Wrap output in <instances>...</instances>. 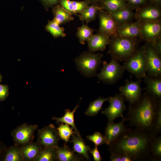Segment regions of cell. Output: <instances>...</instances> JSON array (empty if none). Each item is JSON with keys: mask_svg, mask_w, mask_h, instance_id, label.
<instances>
[{"mask_svg": "<svg viewBox=\"0 0 161 161\" xmlns=\"http://www.w3.org/2000/svg\"><path fill=\"white\" fill-rule=\"evenodd\" d=\"M56 160L59 161H77L81 159L66 144L63 147H58L56 149Z\"/></svg>", "mask_w": 161, "mask_h": 161, "instance_id": "7402d4cb", "label": "cell"}, {"mask_svg": "<svg viewBox=\"0 0 161 161\" xmlns=\"http://www.w3.org/2000/svg\"><path fill=\"white\" fill-rule=\"evenodd\" d=\"M110 14L118 26L131 22L134 18L132 10L127 6Z\"/></svg>", "mask_w": 161, "mask_h": 161, "instance_id": "d6986e66", "label": "cell"}, {"mask_svg": "<svg viewBox=\"0 0 161 161\" xmlns=\"http://www.w3.org/2000/svg\"><path fill=\"white\" fill-rule=\"evenodd\" d=\"M90 3L97 4L100 3L103 0H88Z\"/></svg>", "mask_w": 161, "mask_h": 161, "instance_id": "f6af8a7d", "label": "cell"}, {"mask_svg": "<svg viewBox=\"0 0 161 161\" xmlns=\"http://www.w3.org/2000/svg\"><path fill=\"white\" fill-rule=\"evenodd\" d=\"M79 103L72 111H71L69 109H65V113L63 117H54L52 118L53 120H55L56 123L58 124H59L60 123H65L68 125L71 126L77 134H80L74 123V113L77 109L80 107L79 105Z\"/></svg>", "mask_w": 161, "mask_h": 161, "instance_id": "d4e9b609", "label": "cell"}, {"mask_svg": "<svg viewBox=\"0 0 161 161\" xmlns=\"http://www.w3.org/2000/svg\"><path fill=\"white\" fill-rule=\"evenodd\" d=\"M59 3L60 5L72 15L75 16L79 15L76 14L74 12L72 1L69 0H60Z\"/></svg>", "mask_w": 161, "mask_h": 161, "instance_id": "8d00e7d4", "label": "cell"}, {"mask_svg": "<svg viewBox=\"0 0 161 161\" xmlns=\"http://www.w3.org/2000/svg\"><path fill=\"white\" fill-rule=\"evenodd\" d=\"M60 139L65 141V144L68 142H70L69 140L70 137L73 134H76L75 132L73 131V129L70 127L69 125L63 123L59 124V126L57 129Z\"/></svg>", "mask_w": 161, "mask_h": 161, "instance_id": "d6a6232c", "label": "cell"}, {"mask_svg": "<svg viewBox=\"0 0 161 161\" xmlns=\"http://www.w3.org/2000/svg\"><path fill=\"white\" fill-rule=\"evenodd\" d=\"M110 157L111 161H132L129 157L119 154L111 153Z\"/></svg>", "mask_w": 161, "mask_h": 161, "instance_id": "74e56055", "label": "cell"}, {"mask_svg": "<svg viewBox=\"0 0 161 161\" xmlns=\"http://www.w3.org/2000/svg\"><path fill=\"white\" fill-rule=\"evenodd\" d=\"M70 142L73 144V151L78 154L82 155L87 160L90 158L88 152L91 150L90 147L86 145L84 140L80 134H73L72 135Z\"/></svg>", "mask_w": 161, "mask_h": 161, "instance_id": "ffe728a7", "label": "cell"}, {"mask_svg": "<svg viewBox=\"0 0 161 161\" xmlns=\"http://www.w3.org/2000/svg\"><path fill=\"white\" fill-rule=\"evenodd\" d=\"M144 49V45L138 48L132 56L124 61L122 66L125 70H127L139 79L144 78L147 75Z\"/></svg>", "mask_w": 161, "mask_h": 161, "instance_id": "5b68a950", "label": "cell"}, {"mask_svg": "<svg viewBox=\"0 0 161 161\" xmlns=\"http://www.w3.org/2000/svg\"><path fill=\"white\" fill-rule=\"evenodd\" d=\"M151 43L159 53L161 55V38L158 39L155 42Z\"/></svg>", "mask_w": 161, "mask_h": 161, "instance_id": "b9f144b4", "label": "cell"}, {"mask_svg": "<svg viewBox=\"0 0 161 161\" xmlns=\"http://www.w3.org/2000/svg\"><path fill=\"white\" fill-rule=\"evenodd\" d=\"M111 57L109 63H107L105 61L103 62V67L97 75L100 80L109 84L114 83L121 78L125 70L118 60Z\"/></svg>", "mask_w": 161, "mask_h": 161, "instance_id": "8992f818", "label": "cell"}, {"mask_svg": "<svg viewBox=\"0 0 161 161\" xmlns=\"http://www.w3.org/2000/svg\"><path fill=\"white\" fill-rule=\"evenodd\" d=\"M57 148L48 147L42 148L35 161H52L56 160Z\"/></svg>", "mask_w": 161, "mask_h": 161, "instance_id": "f546056e", "label": "cell"}, {"mask_svg": "<svg viewBox=\"0 0 161 161\" xmlns=\"http://www.w3.org/2000/svg\"><path fill=\"white\" fill-rule=\"evenodd\" d=\"M144 78L147 93L157 101H161V77H153L146 75Z\"/></svg>", "mask_w": 161, "mask_h": 161, "instance_id": "ac0fdd59", "label": "cell"}, {"mask_svg": "<svg viewBox=\"0 0 161 161\" xmlns=\"http://www.w3.org/2000/svg\"><path fill=\"white\" fill-rule=\"evenodd\" d=\"M109 52L119 61H125L132 56L138 49V41L136 38L116 35L112 37L109 44Z\"/></svg>", "mask_w": 161, "mask_h": 161, "instance_id": "3957f363", "label": "cell"}, {"mask_svg": "<svg viewBox=\"0 0 161 161\" xmlns=\"http://www.w3.org/2000/svg\"><path fill=\"white\" fill-rule=\"evenodd\" d=\"M149 3L153 4L160 6L161 4V0H147Z\"/></svg>", "mask_w": 161, "mask_h": 161, "instance_id": "ee69618b", "label": "cell"}, {"mask_svg": "<svg viewBox=\"0 0 161 161\" xmlns=\"http://www.w3.org/2000/svg\"><path fill=\"white\" fill-rule=\"evenodd\" d=\"M144 46L147 75L153 77H161V55L151 43L146 42Z\"/></svg>", "mask_w": 161, "mask_h": 161, "instance_id": "52a82bcc", "label": "cell"}, {"mask_svg": "<svg viewBox=\"0 0 161 161\" xmlns=\"http://www.w3.org/2000/svg\"><path fill=\"white\" fill-rule=\"evenodd\" d=\"M87 139L92 142L96 145L101 146L102 144H105L104 136L100 132H95L92 135L87 136Z\"/></svg>", "mask_w": 161, "mask_h": 161, "instance_id": "e575fe53", "label": "cell"}, {"mask_svg": "<svg viewBox=\"0 0 161 161\" xmlns=\"http://www.w3.org/2000/svg\"><path fill=\"white\" fill-rule=\"evenodd\" d=\"M54 19L59 24H64L73 21L72 14L60 5L57 4L53 8Z\"/></svg>", "mask_w": 161, "mask_h": 161, "instance_id": "603a6c76", "label": "cell"}, {"mask_svg": "<svg viewBox=\"0 0 161 161\" xmlns=\"http://www.w3.org/2000/svg\"><path fill=\"white\" fill-rule=\"evenodd\" d=\"M109 38L107 35L99 31L95 34H92L87 41L89 51L94 52L105 50L109 43Z\"/></svg>", "mask_w": 161, "mask_h": 161, "instance_id": "e0dca14e", "label": "cell"}, {"mask_svg": "<svg viewBox=\"0 0 161 161\" xmlns=\"http://www.w3.org/2000/svg\"><path fill=\"white\" fill-rule=\"evenodd\" d=\"M2 79V76L0 73V83Z\"/></svg>", "mask_w": 161, "mask_h": 161, "instance_id": "bcb514c9", "label": "cell"}, {"mask_svg": "<svg viewBox=\"0 0 161 161\" xmlns=\"http://www.w3.org/2000/svg\"><path fill=\"white\" fill-rule=\"evenodd\" d=\"M125 100L120 93L116 94L114 97H108L109 105L101 111V113L107 117L108 122H113L118 117H121L122 119L124 118L123 113L126 109Z\"/></svg>", "mask_w": 161, "mask_h": 161, "instance_id": "ba28073f", "label": "cell"}, {"mask_svg": "<svg viewBox=\"0 0 161 161\" xmlns=\"http://www.w3.org/2000/svg\"><path fill=\"white\" fill-rule=\"evenodd\" d=\"M95 30L89 27L87 24H85L83 22L80 27H78L76 35L81 44H84L87 41Z\"/></svg>", "mask_w": 161, "mask_h": 161, "instance_id": "1f68e13d", "label": "cell"}, {"mask_svg": "<svg viewBox=\"0 0 161 161\" xmlns=\"http://www.w3.org/2000/svg\"><path fill=\"white\" fill-rule=\"evenodd\" d=\"M3 161H24V156L20 148L15 145L6 149L3 158Z\"/></svg>", "mask_w": 161, "mask_h": 161, "instance_id": "4316f807", "label": "cell"}, {"mask_svg": "<svg viewBox=\"0 0 161 161\" xmlns=\"http://www.w3.org/2000/svg\"><path fill=\"white\" fill-rule=\"evenodd\" d=\"M151 161L161 160V136L154 137L152 142L151 148Z\"/></svg>", "mask_w": 161, "mask_h": 161, "instance_id": "4dcf8cb0", "label": "cell"}, {"mask_svg": "<svg viewBox=\"0 0 161 161\" xmlns=\"http://www.w3.org/2000/svg\"><path fill=\"white\" fill-rule=\"evenodd\" d=\"M97 15L100 21L98 31L109 37L115 35L118 25L111 14L101 9Z\"/></svg>", "mask_w": 161, "mask_h": 161, "instance_id": "5bb4252c", "label": "cell"}, {"mask_svg": "<svg viewBox=\"0 0 161 161\" xmlns=\"http://www.w3.org/2000/svg\"><path fill=\"white\" fill-rule=\"evenodd\" d=\"M37 125L22 124L13 130L11 134L15 143L17 146L22 145L32 142L34 133L37 129Z\"/></svg>", "mask_w": 161, "mask_h": 161, "instance_id": "8fae6325", "label": "cell"}, {"mask_svg": "<svg viewBox=\"0 0 161 161\" xmlns=\"http://www.w3.org/2000/svg\"><path fill=\"white\" fill-rule=\"evenodd\" d=\"M160 6L150 3L136 9L134 18L140 22L160 21Z\"/></svg>", "mask_w": 161, "mask_h": 161, "instance_id": "4fadbf2b", "label": "cell"}, {"mask_svg": "<svg viewBox=\"0 0 161 161\" xmlns=\"http://www.w3.org/2000/svg\"><path fill=\"white\" fill-rule=\"evenodd\" d=\"M115 35L130 38H141L140 22L137 20L118 26Z\"/></svg>", "mask_w": 161, "mask_h": 161, "instance_id": "2e32d148", "label": "cell"}, {"mask_svg": "<svg viewBox=\"0 0 161 161\" xmlns=\"http://www.w3.org/2000/svg\"><path fill=\"white\" fill-rule=\"evenodd\" d=\"M161 101H157L145 93L140 100L129 109L126 120L131 127L157 136L156 125Z\"/></svg>", "mask_w": 161, "mask_h": 161, "instance_id": "7a4b0ae2", "label": "cell"}, {"mask_svg": "<svg viewBox=\"0 0 161 161\" xmlns=\"http://www.w3.org/2000/svg\"><path fill=\"white\" fill-rule=\"evenodd\" d=\"M9 94V88L7 85L0 84V102L4 100Z\"/></svg>", "mask_w": 161, "mask_h": 161, "instance_id": "f35d334b", "label": "cell"}, {"mask_svg": "<svg viewBox=\"0 0 161 161\" xmlns=\"http://www.w3.org/2000/svg\"><path fill=\"white\" fill-rule=\"evenodd\" d=\"M127 6L132 10L140 7L148 3L147 0H126Z\"/></svg>", "mask_w": 161, "mask_h": 161, "instance_id": "d590c367", "label": "cell"}, {"mask_svg": "<svg viewBox=\"0 0 161 161\" xmlns=\"http://www.w3.org/2000/svg\"><path fill=\"white\" fill-rule=\"evenodd\" d=\"M74 12L78 14L81 13L90 4V3L88 0L82 1H72Z\"/></svg>", "mask_w": 161, "mask_h": 161, "instance_id": "836d02e7", "label": "cell"}, {"mask_svg": "<svg viewBox=\"0 0 161 161\" xmlns=\"http://www.w3.org/2000/svg\"><path fill=\"white\" fill-rule=\"evenodd\" d=\"M20 148L24 160L28 161H35L43 148L37 142L22 145Z\"/></svg>", "mask_w": 161, "mask_h": 161, "instance_id": "44dd1931", "label": "cell"}, {"mask_svg": "<svg viewBox=\"0 0 161 161\" xmlns=\"http://www.w3.org/2000/svg\"><path fill=\"white\" fill-rule=\"evenodd\" d=\"M46 8L54 7L58 4L60 0H40Z\"/></svg>", "mask_w": 161, "mask_h": 161, "instance_id": "60d3db41", "label": "cell"}, {"mask_svg": "<svg viewBox=\"0 0 161 161\" xmlns=\"http://www.w3.org/2000/svg\"><path fill=\"white\" fill-rule=\"evenodd\" d=\"M141 82L140 80L134 81L126 80L125 85L119 88L120 94L129 103V108L137 102L142 96Z\"/></svg>", "mask_w": 161, "mask_h": 161, "instance_id": "9c48e42d", "label": "cell"}, {"mask_svg": "<svg viewBox=\"0 0 161 161\" xmlns=\"http://www.w3.org/2000/svg\"><path fill=\"white\" fill-rule=\"evenodd\" d=\"M108 98H103L100 97L93 101L90 102L85 114L87 115L94 116L97 115L99 111L102 109L103 103L108 101Z\"/></svg>", "mask_w": 161, "mask_h": 161, "instance_id": "f1b7e54d", "label": "cell"}, {"mask_svg": "<svg viewBox=\"0 0 161 161\" xmlns=\"http://www.w3.org/2000/svg\"><path fill=\"white\" fill-rule=\"evenodd\" d=\"M59 25L53 19L52 21H48L45 27V29L55 38L64 37L66 35L64 33V29L60 27Z\"/></svg>", "mask_w": 161, "mask_h": 161, "instance_id": "83f0119b", "label": "cell"}, {"mask_svg": "<svg viewBox=\"0 0 161 161\" xmlns=\"http://www.w3.org/2000/svg\"><path fill=\"white\" fill-rule=\"evenodd\" d=\"M98 146L95 145L94 148L89 151V152L91 154L95 161H101L103 158L100 156L98 149Z\"/></svg>", "mask_w": 161, "mask_h": 161, "instance_id": "ab89813d", "label": "cell"}, {"mask_svg": "<svg viewBox=\"0 0 161 161\" xmlns=\"http://www.w3.org/2000/svg\"><path fill=\"white\" fill-rule=\"evenodd\" d=\"M155 136L131 127L126 128L108 145L109 150L111 154L127 156L132 161H151V145Z\"/></svg>", "mask_w": 161, "mask_h": 161, "instance_id": "6da1fadb", "label": "cell"}, {"mask_svg": "<svg viewBox=\"0 0 161 161\" xmlns=\"http://www.w3.org/2000/svg\"><path fill=\"white\" fill-rule=\"evenodd\" d=\"M101 9L98 4L92 3L79 15L80 19L87 24L96 18L98 12Z\"/></svg>", "mask_w": 161, "mask_h": 161, "instance_id": "484cf974", "label": "cell"}, {"mask_svg": "<svg viewBox=\"0 0 161 161\" xmlns=\"http://www.w3.org/2000/svg\"><path fill=\"white\" fill-rule=\"evenodd\" d=\"M126 118H124L117 123L108 122L105 128L104 138L105 144L109 145L116 140L127 128L124 125Z\"/></svg>", "mask_w": 161, "mask_h": 161, "instance_id": "9a60e30c", "label": "cell"}, {"mask_svg": "<svg viewBox=\"0 0 161 161\" xmlns=\"http://www.w3.org/2000/svg\"><path fill=\"white\" fill-rule=\"evenodd\" d=\"M6 149L4 144L0 141V159L1 157L3 158Z\"/></svg>", "mask_w": 161, "mask_h": 161, "instance_id": "7bdbcfd3", "label": "cell"}, {"mask_svg": "<svg viewBox=\"0 0 161 161\" xmlns=\"http://www.w3.org/2000/svg\"><path fill=\"white\" fill-rule=\"evenodd\" d=\"M102 9L111 14L127 6L126 0H103L100 3Z\"/></svg>", "mask_w": 161, "mask_h": 161, "instance_id": "cb8c5ba5", "label": "cell"}, {"mask_svg": "<svg viewBox=\"0 0 161 161\" xmlns=\"http://www.w3.org/2000/svg\"><path fill=\"white\" fill-rule=\"evenodd\" d=\"M140 22L141 38L146 42L154 43L161 38L160 21Z\"/></svg>", "mask_w": 161, "mask_h": 161, "instance_id": "7c38bea8", "label": "cell"}, {"mask_svg": "<svg viewBox=\"0 0 161 161\" xmlns=\"http://www.w3.org/2000/svg\"><path fill=\"white\" fill-rule=\"evenodd\" d=\"M103 55L90 51L83 52L75 60L79 70L84 75L92 77L96 75L100 67Z\"/></svg>", "mask_w": 161, "mask_h": 161, "instance_id": "277c9868", "label": "cell"}, {"mask_svg": "<svg viewBox=\"0 0 161 161\" xmlns=\"http://www.w3.org/2000/svg\"><path fill=\"white\" fill-rule=\"evenodd\" d=\"M60 139L57 130L53 124L38 130L37 143L43 148H57Z\"/></svg>", "mask_w": 161, "mask_h": 161, "instance_id": "30bf717a", "label": "cell"}]
</instances>
